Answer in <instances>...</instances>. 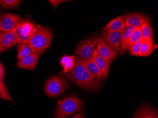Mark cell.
Masks as SVG:
<instances>
[{
    "label": "cell",
    "mask_w": 158,
    "mask_h": 118,
    "mask_svg": "<svg viewBox=\"0 0 158 118\" xmlns=\"http://www.w3.org/2000/svg\"><path fill=\"white\" fill-rule=\"evenodd\" d=\"M91 58L94 60L95 62L98 66V67L102 71L104 79H106L108 74H109L110 65L100 55L97 49H95L93 51Z\"/></svg>",
    "instance_id": "cell-13"
},
{
    "label": "cell",
    "mask_w": 158,
    "mask_h": 118,
    "mask_svg": "<svg viewBox=\"0 0 158 118\" xmlns=\"http://www.w3.org/2000/svg\"><path fill=\"white\" fill-rule=\"evenodd\" d=\"M135 27L132 26H126L125 31L122 36L121 41V49L122 54H124L127 49L129 41L131 37V35L135 31Z\"/></svg>",
    "instance_id": "cell-16"
},
{
    "label": "cell",
    "mask_w": 158,
    "mask_h": 118,
    "mask_svg": "<svg viewBox=\"0 0 158 118\" xmlns=\"http://www.w3.org/2000/svg\"><path fill=\"white\" fill-rule=\"evenodd\" d=\"M69 87L66 80L61 75L49 78L45 83L44 90L47 96L55 97L61 95Z\"/></svg>",
    "instance_id": "cell-4"
},
{
    "label": "cell",
    "mask_w": 158,
    "mask_h": 118,
    "mask_svg": "<svg viewBox=\"0 0 158 118\" xmlns=\"http://www.w3.org/2000/svg\"><path fill=\"white\" fill-rule=\"evenodd\" d=\"M0 98L2 100H8L12 102V98L10 95L2 81L0 80Z\"/></svg>",
    "instance_id": "cell-24"
},
{
    "label": "cell",
    "mask_w": 158,
    "mask_h": 118,
    "mask_svg": "<svg viewBox=\"0 0 158 118\" xmlns=\"http://www.w3.org/2000/svg\"><path fill=\"white\" fill-rule=\"evenodd\" d=\"M17 51L18 55L17 58L18 61H20L25 57L33 54L27 43L18 44Z\"/></svg>",
    "instance_id": "cell-20"
},
{
    "label": "cell",
    "mask_w": 158,
    "mask_h": 118,
    "mask_svg": "<svg viewBox=\"0 0 158 118\" xmlns=\"http://www.w3.org/2000/svg\"><path fill=\"white\" fill-rule=\"evenodd\" d=\"M126 27L124 16H120L110 21L103 29L106 32H114L118 31Z\"/></svg>",
    "instance_id": "cell-14"
},
{
    "label": "cell",
    "mask_w": 158,
    "mask_h": 118,
    "mask_svg": "<svg viewBox=\"0 0 158 118\" xmlns=\"http://www.w3.org/2000/svg\"><path fill=\"white\" fill-rule=\"evenodd\" d=\"M75 56L66 55L61 58L60 63L63 68L64 73H66L72 70L75 65Z\"/></svg>",
    "instance_id": "cell-17"
},
{
    "label": "cell",
    "mask_w": 158,
    "mask_h": 118,
    "mask_svg": "<svg viewBox=\"0 0 158 118\" xmlns=\"http://www.w3.org/2000/svg\"><path fill=\"white\" fill-rule=\"evenodd\" d=\"M35 23L28 18H22L16 27L18 44L27 43L28 37Z\"/></svg>",
    "instance_id": "cell-7"
},
{
    "label": "cell",
    "mask_w": 158,
    "mask_h": 118,
    "mask_svg": "<svg viewBox=\"0 0 158 118\" xmlns=\"http://www.w3.org/2000/svg\"><path fill=\"white\" fill-rule=\"evenodd\" d=\"M125 26H132L135 28H140L145 23H151V18L141 13H129L124 16Z\"/></svg>",
    "instance_id": "cell-9"
},
{
    "label": "cell",
    "mask_w": 158,
    "mask_h": 118,
    "mask_svg": "<svg viewBox=\"0 0 158 118\" xmlns=\"http://www.w3.org/2000/svg\"><path fill=\"white\" fill-rule=\"evenodd\" d=\"M39 56L32 54L22 59L17 63L16 66L19 69L34 71L37 67L39 60Z\"/></svg>",
    "instance_id": "cell-11"
},
{
    "label": "cell",
    "mask_w": 158,
    "mask_h": 118,
    "mask_svg": "<svg viewBox=\"0 0 158 118\" xmlns=\"http://www.w3.org/2000/svg\"><path fill=\"white\" fill-rule=\"evenodd\" d=\"M75 65L65 76L73 83L84 89L94 90L99 87V81L92 77L86 69L84 61L81 58L75 56Z\"/></svg>",
    "instance_id": "cell-1"
},
{
    "label": "cell",
    "mask_w": 158,
    "mask_h": 118,
    "mask_svg": "<svg viewBox=\"0 0 158 118\" xmlns=\"http://www.w3.org/2000/svg\"><path fill=\"white\" fill-rule=\"evenodd\" d=\"M71 118H84V117H83V113L81 112V113H79L78 114H76V115H74L73 117Z\"/></svg>",
    "instance_id": "cell-28"
},
{
    "label": "cell",
    "mask_w": 158,
    "mask_h": 118,
    "mask_svg": "<svg viewBox=\"0 0 158 118\" xmlns=\"http://www.w3.org/2000/svg\"><path fill=\"white\" fill-rule=\"evenodd\" d=\"M153 118H158V115H157V114H156V115L153 117Z\"/></svg>",
    "instance_id": "cell-31"
},
{
    "label": "cell",
    "mask_w": 158,
    "mask_h": 118,
    "mask_svg": "<svg viewBox=\"0 0 158 118\" xmlns=\"http://www.w3.org/2000/svg\"><path fill=\"white\" fill-rule=\"evenodd\" d=\"M143 39L139 41L136 43H134V45L131 47V48L128 51L130 52L131 55L136 56H140V47L141 44L143 42Z\"/></svg>",
    "instance_id": "cell-25"
},
{
    "label": "cell",
    "mask_w": 158,
    "mask_h": 118,
    "mask_svg": "<svg viewBox=\"0 0 158 118\" xmlns=\"http://www.w3.org/2000/svg\"><path fill=\"white\" fill-rule=\"evenodd\" d=\"M133 118H142L141 115H140V113H139L138 111H137V112L136 113V114H135V116H134Z\"/></svg>",
    "instance_id": "cell-29"
},
{
    "label": "cell",
    "mask_w": 158,
    "mask_h": 118,
    "mask_svg": "<svg viewBox=\"0 0 158 118\" xmlns=\"http://www.w3.org/2000/svg\"><path fill=\"white\" fill-rule=\"evenodd\" d=\"M2 34V33L1 32H0V35L1 34Z\"/></svg>",
    "instance_id": "cell-32"
},
{
    "label": "cell",
    "mask_w": 158,
    "mask_h": 118,
    "mask_svg": "<svg viewBox=\"0 0 158 118\" xmlns=\"http://www.w3.org/2000/svg\"><path fill=\"white\" fill-rule=\"evenodd\" d=\"M143 39V35H142L140 28H135V31L131 35V37L129 39L127 50H129L131 48V47L134 45V43L141 40Z\"/></svg>",
    "instance_id": "cell-22"
},
{
    "label": "cell",
    "mask_w": 158,
    "mask_h": 118,
    "mask_svg": "<svg viewBox=\"0 0 158 118\" xmlns=\"http://www.w3.org/2000/svg\"><path fill=\"white\" fill-rule=\"evenodd\" d=\"M102 40L98 36H93L89 39L81 41L77 46L75 54L85 62L92 58L93 51Z\"/></svg>",
    "instance_id": "cell-5"
},
{
    "label": "cell",
    "mask_w": 158,
    "mask_h": 118,
    "mask_svg": "<svg viewBox=\"0 0 158 118\" xmlns=\"http://www.w3.org/2000/svg\"><path fill=\"white\" fill-rule=\"evenodd\" d=\"M4 75V68L2 64L0 63V80L3 81Z\"/></svg>",
    "instance_id": "cell-27"
},
{
    "label": "cell",
    "mask_w": 158,
    "mask_h": 118,
    "mask_svg": "<svg viewBox=\"0 0 158 118\" xmlns=\"http://www.w3.org/2000/svg\"><path fill=\"white\" fill-rule=\"evenodd\" d=\"M142 118H153L157 113V111L152 107L144 106L138 110Z\"/></svg>",
    "instance_id": "cell-21"
},
{
    "label": "cell",
    "mask_w": 158,
    "mask_h": 118,
    "mask_svg": "<svg viewBox=\"0 0 158 118\" xmlns=\"http://www.w3.org/2000/svg\"><path fill=\"white\" fill-rule=\"evenodd\" d=\"M83 107L82 101L75 96H68L59 101L55 118H65L76 112L81 111Z\"/></svg>",
    "instance_id": "cell-3"
},
{
    "label": "cell",
    "mask_w": 158,
    "mask_h": 118,
    "mask_svg": "<svg viewBox=\"0 0 158 118\" xmlns=\"http://www.w3.org/2000/svg\"><path fill=\"white\" fill-rule=\"evenodd\" d=\"M98 53L110 66L112 62L117 58V55L114 51L102 42L97 46Z\"/></svg>",
    "instance_id": "cell-12"
},
{
    "label": "cell",
    "mask_w": 158,
    "mask_h": 118,
    "mask_svg": "<svg viewBox=\"0 0 158 118\" xmlns=\"http://www.w3.org/2000/svg\"><path fill=\"white\" fill-rule=\"evenodd\" d=\"M0 53H1V52H0Z\"/></svg>",
    "instance_id": "cell-33"
},
{
    "label": "cell",
    "mask_w": 158,
    "mask_h": 118,
    "mask_svg": "<svg viewBox=\"0 0 158 118\" xmlns=\"http://www.w3.org/2000/svg\"><path fill=\"white\" fill-rule=\"evenodd\" d=\"M53 38V32L49 28L35 25L29 35L27 44L33 54L40 55L50 46Z\"/></svg>",
    "instance_id": "cell-2"
},
{
    "label": "cell",
    "mask_w": 158,
    "mask_h": 118,
    "mask_svg": "<svg viewBox=\"0 0 158 118\" xmlns=\"http://www.w3.org/2000/svg\"><path fill=\"white\" fill-rule=\"evenodd\" d=\"M21 19L20 15L5 13L0 22V31L3 33L12 31L16 27Z\"/></svg>",
    "instance_id": "cell-8"
},
{
    "label": "cell",
    "mask_w": 158,
    "mask_h": 118,
    "mask_svg": "<svg viewBox=\"0 0 158 118\" xmlns=\"http://www.w3.org/2000/svg\"><path fill=\"white\" fill-rule=\"evenodd\" d=\"M3 15H4V14L2 13V12L1 11H0V22L1 21ZM0 32H1V31H0Z\"/></svg>",
    "instance_id": "cell-30"
},
{
    "label": "cell",
    "mask_w": 158,
    "mask_h": 118,
    "mask_svg": "<svg viewBox=\"0 0 158 118\" xmlns=\"http://www.w3.org/2000/svg\"><path fill=\"white\" fill-rule=\"evenodd\" d=\"M21 2L19 0H0V5L6 9L16 8Z\"/></svg>",
    "instance_id": "cell-23"
},
{
    "label": "cell",
    "mask_w": 158,
    "mask_h": 118,
    "mask_svg": "<svg viewBox=\"0 0 158 118\" xmlns=\"http://www.w3.org/2000/svg\"><path fill=\"white\" fill-rule=\"evenodd\" d=\"M86 69L93 78L98 81L102 80L104 79L102 71L93 59L91 58L84 62Z\"/></svg>",
    "instance_id": "cell-15"
},
{
    "label": "cell",
    "mask_w": 158,
    "mask_h": 118,
    "mask_svg": "<svg viewBox=\"0 0 158 118\" xmlns=\"http://www.w3.org/2000/svg\"><path fill=\"white\" fill-rule=\"evenodd\" d=\"M143 39L154 43V31L151 23L143 24L140 27Z\"/></svg>",
    "instance_id": "cell-18"
},
{
    "label": "cell",
    "mask_w": 158,
    "mask_h": 118,
    "mask_svg": "<svg viewBox=\"0 0 158 118\" xmlns=\"http://www.w3.org/2000/svg\"><path fill=\"white\" fill-rule=\"evenodd\" d=\"M153 43L148 40H143L140 47V56L146 57L151 55L154 51Z\"/></svg>",
    "instance_id": "cell-19"
},
{
    "label": "cell",
    "mask_w": 158,
    "mask_h": 118,
    "mask_svg": "<svg viewBox=\"0 0 158 118\" xmlns=\"http://www.w3.org/2000/svg\"><path fill=\"white\" fill-rule=\"evenodd\" d=\"M49 2L51 3L53 8L55 9L56 7H57L59 4L63 3V2H67V1H63V0H53V1H52V0H50Z\"/></svg>",
    "instance_id": "cell-26"
},
{
    "label": "cell",
    "mask_w": 158,
    "mask_h": 118,
    "mask_svg": "<svg viewBox=\"0 0 158 118\" xmlns=\"http://www.w3.org/2000/svg\"><path fill=\"white\" fill-rule=\"evenodd\" d=\"M126 27L114 32L102 31L100 35V38L102 42L110 47L117 55L122 54L121 49V41Z\"/></svg>",
    "instance_id": "cell-6"
},
{
    "label": "cell",
    "mask_w": 158,
    "mask_h": 118,
    "mask_svg": "<svg viewBox=\"0 0 158 118\" xmlns=\"http://www.w3.org/2000/svg\"><path fill=\"white\" fill-rule=\"evenodd\" d=\"M17 43L16 28L10 31L0 35V52L12 48Z\"/></svg>",
    "instance_id": "cell-10"
}]
</instances>
